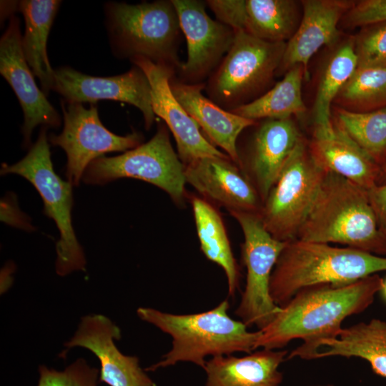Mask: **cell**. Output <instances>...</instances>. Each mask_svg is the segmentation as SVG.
<instances>
[{
	"label": "cell",
	"instance_id": "d590c367",
	"mask_svg": "<svg viewBox=\"0 0 386 386\" xmlns=\"http://www.w3.org/2000/svg\"><path fill=\"white\" fill-rule=\"evenodd\" d=\"M367 193L380 229L386 235V183L373 187Z\"/></svg>",
	"mask_w": 386,
	"mask_h": 386
},
{
	"label": "cell",
	"instance_id": "d6986e66",
	"mask_svg": "<svg viewBox=\"0 0 386 386\" xmlns=\"http://www.w3.org/2000/svg\"><path fill=\"white\" fill-rule=\"evenodd\" d=\"M302 18L290 38L276 73L287 71L300 65L305 78L309 76L311 57L325 45H330L339 37L337 24L353 4L339 0H306L302 1Z\"/></svg>",
	"mask_w": 386,
	"mask_h": 386
},
{
	"label": "cell",
	"instance_id": "7c38bea8",
	"mask_svg": "<svg viewBox=\"0 0 386 386\" xmlns=\"http://www.w3.org/2000/svg\"><path fill=\"white\" fill-rule=\"evenodd\" d=\"M172 1L187 47L186 61L182 63L176 76L187 84H203L229 50L235 31L208 15L205 1Z\"/></svg>",
	"mask_w": 386,
	"mask_h": 386
},
{
	"label": "cell",
	"instance_id": "8992f818",
	"mask_svg": "<svg viewBox=\"0 0 386 386\" xmlns=\"http://www.w3.org/2000/svg\"><path fill=\"white\" fill-rule=\"evenodd\" d=\"M8 174L23 177L36 188L44 202V214L53 219L59 229L56 273L65 276L76 270H84V254L72 225L73 185L54 172L46 127L41 128L36 142L21 160L12 165L2 164L1 174Z\"/></svg>",
	"mask_w": 386,
	"mask_h": 386
},
{
	"label": "cell",
	"instance_id": "9a60e30c",
	"mask_svg": "<svg viewBox=\"0 0 386 386\" xmlns=\"http://www.w3.org/2000/svg\"><path fill=\"white\" fill-rule=\"evenodd\" d=\"M0 73L16 94L22 108L24 144H30L34 128L58 127L61 118L37 86L22 49V36L17 17L12 16L0 40Z\"/></svg>",
	"mask_w": 386,
	"mask_h": 386
},
{
	"label": "cell",
	"instance_id": "d4e9b609",
	"mask_svg": "<svg viewBox=\"0 0 386 386\" xmlns=\"http://www.w3.org/2000/svg\"><path fill=\"white\" fill-rule=\"evenodd\" d=\"M191 203L201 250L209 260L223 269L229 295L233 297L239 286L240 272L222 218L204 199L192 197Z\"/></svg>",
	"mask_w": 386,
	"mask_h": 386
},
{
	"label": "cell",
	"instance_id": "ba28073f",
	"mask_svg": "<svg viewBox=\"0 0 386 386\" xmlns=\"http://www.w3.org/2000/svg\"><path fill=\"white\" fill-rule=\"evenodd\" d=\"M327 172L315 161L302 137L259 212L263 225L274 238L282 242L297 239Z\"/></svg>",
	"mask_w": 386,
	"mask_h": 386
},
{
	"label": "cell",
	"instance_id": "4dcf8cb0",
	"mask_svg": "<svg viewBox=\"0 0 386 386\" xmlns=\"http://www.w3.org/2000/svg\"><path fill=\"white\" fill-rule=\"evenodd\" d=\"M354 46L357 67H386V21L362 27Z\"/></svg>",
	"mask_w": 386,
	"mask_h": 386
},
{
	"label": "cell",
	"instance_id": "30bf717a",
	"mask_svg": "<svg viewBox=\"0 0 386 386\" xmlns=\"http://www.w3.org/2000/svg\"><path fill=\"white\" fill-rule=\"evenodd\" d=\"M244 235L242 252L247 269L246 285L236 315L247 327L262 330L281 311L269 292L270 279L277 259L286 245L265 229L259 214L229 212Z\"/></svg>",
	"mask_w": 386,
	"mask_h": 386
},
{
	"label": "cell",
	"instance_id": "9c48e42d",
	"mask_svg": "<svg viewBox=\"0 0 386 386\" xmlns=\"http://www.w3.org/2000/svg\"><path fill=\"white\" fill-rule=\"evenodd\" d=\"M120 178L150 183L167 192L177 204L185 195L184 164L170 142L168 128L159 123L147 142L122 154L101 157L86 167L81 180L89 184H105Z\"/></svg>",
	"mask_w": 386,
	"mask_h": 386
},
{
	"label": "cell",
	"instance_id": "cb8c5ba5",
	"mask_svg": "<svg viewBox=\"0 0 386 386\" xmlns=\"http://www.w3.org/2000/svg\"><path fill=\"white\" fill-rule=\"evenodd\" d=\"M315 359L330 356L360 357L367 360L372 370L386 377V322L373 319L342 329L340 335L323 340Z\"/></svg>",
	"mask_w": 386,
	"mask_h": 386
},
{
	"label": "cell",
	"instance_id": "f35d334b",
	"mask_svg": "<svg viewBox=\"0 0 386 386\" xmlns=\"http://www.w3.org/2000/svg\"><path fill=\"white\" fill-rule=\"evenodd\" d=\"M325 386H334V385H325Z\"/></svg>",
	"mask_w": 386,
	"mask_h": 386
},
{
	"label": "cell",
	"instance_id": "836d02e7",
	"mask_svg": "<svg viewBox=\"0 0 386 386\" xmlns=\"http://www.w3.org/2000/svg\"><path fill=\"white\" fill-rule=\"evenodd\" d=\"M347 26H366L386 21V0H362L354 3L346 12Z\"/></svg>",
	"mask_w": 386,
	"mask_h": 386
},
{
	"label": "cell",
	"instance_id": "f1b7e54d",
	"mask_svg": "<svg viewBox=\"0 0 386 386\" xmlns=\"http://www.w3.org/2000/svg\"><path fill=\"white\" fill-rule=\"evenodd\" d=\"M335 123L380 167L386 162V107L354 112L339 107Z\"/></svg>",
	"mask_w": 386,
	"mask_h": 386
},
{
	"label": "cell",
	"instance_id": "f546056e",
	"mask_svg": "<svg viewBox=\"0 0 386 386\" xmlns=\"http://www.w3.org/2000/svg\"><path fill=\"white\" fill-rule=\"evenodd\" d=\"M337 98L354 112L386 107V67H357Z\"/></svg>",
	"mask_w": 386,
	"mask_h": 386
},
{
	"label": "cell",
	"instance_id": "ac0fdd59",
	"mask_svg": "<svg viewBox=\"0 0 386 386\" xmlns=\"http://www.w3.org/2000/svg\"><path fill=\"white\" fill-rule=\"evenodd\" d=\"M186 183L228 212L259 214L262 199L249 179L229 157H208L184 165Z\"/></svg>",
	"mask_w": 386,
	"mask_h": 386
},
{
	"label": "cell",
	"instance_id": "484cf974",
	"mask_svg": "<svg viewBox=\"0 0 386 386\" xmlns=\"http://www.w3.org/2000/svg\"><path fill=\"white\" fill-rule=\"evenodd\" d=\"M303 76V67L300 65L293 66L271 89L252 102L229 112L254 121L287 119L300 115L305 111L302 96Z\"/></svg>",
	"mask_w": 386,
	"mask_h": 386
},
{
	"label": "cell",
	"instance_id": "74e56055",
	"mask_svg": "<svg viewBox=\"0 0 386 386\" xmlns=\"http://www.w3.org/2000/svg\"><path fill=\"white\" fill-rule=\"evenodd\" d=\"M381 292H382L384 297L386 299V279H384L383 281V285Z\"/></svg>",
	"mask_w": 386,
	"mask_h": 386
},
{
	"label": "cell",
	"instance_id": "8fae6325",
	"mask_svg": "<svg viewBox=\"0 0 386 386\" xmlns=\"http://www.w3.org/2000/svg\"><path fill=\"white\" fill-rule=\"evenodd\" d=\"M64 128L59 135L51 134L49 141L66 154V177L78 186L89 164L106 153L126 152L142 144V135L133 132L119 136L109 131L99 119L96 107L86 109L80 103L63 100Z\"/></svg>",
	"mask_w": 386,
	"mask_h": 386
},
{
	"label": "cell",
	"instance_id": "3957f363",
	"mask_svg": "<svg viewBox=\"0 0 386 386\" xmlns=\"http://www.w3.org/2000/svg\"><path fill=\"white\" fill-rule=\"evenodd\" d=\"M297 239L386 255V235L380 229L367 190L332 172H327Z\"/></svg>",
	"mask_w": 386,
	"mask_h": 386
},
{
	"label": "cell",
	"instance_id": "5b68a950",
	"mask_svg": "<svg viewBox=\"0 0 386 386\" xmlns=\"http://www.w3.org/2000/svg\"><path fill=\"white\" fill-rule=\"evenodd\" d=\"M107 26L116 54L140 56L177 72L181 28L172 0L138 4L111 2L106 5Z\"/></svg>",
	"mask_w": 386,
	"mask_h": 386
},
{
	"label": "cell",
	"instance_id": "8d00e7d4",
	"mask_svg": "<svg viewBox=\"0 0 386 386\" xmlns=\"http://www.w3.org/2000/svg\"><path fill=\"white\" fill-rule=\"evenodd\" d=\"M386 183V162L381 167L380 175L377 185H381Z\"/></svg>",
	"mask_w": 386,
	"mask_h": 386
},
{
	"label": "cell",
	"instance_id": "44dd1931",
	"mask_svg": "<svg viewBox=\"0 0 386 386\" xmlns=\"http://www.w3.org/2000/svg\"><path fill=\"white\" fill-rule=\"evenodd\" d=\"M315 161L327 172L339 174L368 190L376 186L381 167L335 122L326 132H313L308 144Z\"/></svg>",
	"mask_w": 386,
	"mask_h": 386
},
{
	"label": "cell",
	"instance_id": "4316f807",
	"mask_svg": "<svg viewBox=\"0 0 386 386\" xmlns=\"http://www.w3.org/2000/svg\"><path fill=\"white\" fill-rule=\"evenodd\" d=\"M357 67L354 41L348 40L336 49L320 75L312 109L315 132L330 130L331 104Z\"/></svg>",
	"mask_w": 386,
	"mask_h": 386
},
{
	"label": "cell",
	"instance_id": "277c9868",
	"mask_svg": "<svg viewBox=\"0 0 386 386\" xmlns=\"http://www.w3.org/2000/svg\"><path fill=\"white\" fill-rule=\"evenodd\" d=\"M382 271H386L385 257L295 239L287 242L277 259L269 292L282 307L306 287L347 285Z\"/></svg>",
	"mask_w": 386,
	"mask_h": 386
},
{
	"label": "cell",
	"instance_id": "7a4b0ae2",
	"mask_svg": "<svg viewBox=\"0 0 386 386\" xmlns=\"http://www.w3.org/2000/svg\"><path fill=\"white\" fill-rule=\"evenodd\" d=\"M229 308L227 300L210 310L188 315L139 307L137 313L142 320L172 337V349L145 370L154 371L179 362H192L204 369L208 356L230 355L239 352L249 354L255 350L261 331H248L244 323L229 315Z\"/></svg>",
	"mask_w": 386,
	"mask_h": 386
},
{
	"label": "cell",
	"instance_id": "ffe728a7",
	"mask_svg": "<svg viewBox=\"0 0 386 386\" xmlns=\"http://www.w3.org/2000/svg\"><path fill=\"white\" fill-rule=\"evenodd\" d=\"M171 90L187 114L196 122L214 146L221 147L239 167L237 140L256 121L227 111L202 94L204 83L191 84L181 81L174 74Z\"/></svg>",
	"mask_w": 386,
	"mask_h": 386
},
{
	"label": "cell",
	"instance_id": "4fadbf2b",
	"mask_svg": "<svg viewBox=\"0 0 386 386\" xmlns=\"http://www.w3.org/2000/svg\"><path fill=\"white\" fill-rule=\"evenodd\" d=\"M53 90L68 103L114 100L130 104L142 112L147 129L155 120L150 84L135 65L124 74L108 77L86 75L69 66L59 67L54 70Z\"/></svg>",
	"mask_w": 386,
	"mask_h": 386
},
{
	"label": "cell",
	"instance_id": "1f68e13d",
	"mask_svg": "<svg viewBox=\"0 0 386 386\" xmlns=\"http://www.w3.org/2000/svg\"><path fill=\"white\" fill-rule=\"evenodd\" d=\"M37 386H97L99 370L90 367L84 359H78L64 370L39 367Z\"/></svg>",
	"mask_w": 386,
	"mask_h": 386
},
{
	"label": "cell",
	"instance_id": "2e32d148",
	"mask_svg": "<svg viewBox=\"0 0 386 386\" xmlns=\"http://www.w3.org/2000/svg\"><path fill=\"white\" fill-rule=\"evenodd\" d=\"M121 332L103 315L84 316L70 340L64 344L66 351L75 347L90 350L101 365L99 381L109 386H155L139 364V359L122 353L114 342Z\"/></svg>",
	"mask_w": 386,
	"mask_h": 386
},
{
	"label": "cell",
	"instance_id": "52a82bcc",
	"mask_svg": "<svg viewBox=\"0 0 386 386\" xmlns=\"http://www.w3.org/2000/svg\"><path fill=\"white\" fill-rule=\"evenodd\" d=\"M285 47V42L235 31L232 46L204 83L207 97L227 111L252 102L277 72Z\"/></svg>",
	"mask_w": 386,
	"mask_h": 386
},
{
	"label": "cell",
	"instance_id": "e575fe53",
	"mask_svg": "<svg viewBox=\"0 0 386 386\" xmlns=\"http://www.w3.org/2000/svg\"><path fill=\"white\" fill-rule=\"evenodd\" d=\"M1 219L15 227L26 230L32 229L26 217L17 207L14 198L6 197L1 201Z\"/></svg>",
	"mask_w": 386,
	"mask_h": 386
},
{
	"label": "cell",
	"instance_id": "6da1fadb",
	"mask_svg": "<svg viewBox=\"0 0 386 386\" xmlns=\"http://www.w3.org/2000/svg\"><path fill=\"white\" fill-rule=\"evenodd\" d=\"M384 279L375 274L342 286L320 284L298 292L262 330L255 349L275 350L295 339L304 343L288 359H315L322 340L337 337L345 319L363 312L381 291Z\"/></svg>",
	"mask_w": 386,
	"mask_h": 386
},
{
	"label": "cell",
	"instance_id": "83f0119b",
	"mask_svg": "<svg viewBox=\"0 0 386 386\" xmlns=\"http://www.w3.org/2000/svg\"><path fill=\"white\" fill-rule=\"evenodd\" d=\"M247 30L262 40H290L299 24L297 4L291 0H246Z\"/></svg>",
	"mask_w": 386,
	"mask_h": 386
},
{
	"label": "cell",
	"instance_id": "d6a6232c",
	"mask_svg": "<svg viewBox=\"0 0 386 386\" xmlns=\"http://www.w3.org/2000/svg\"><path fill=\"white\" fill-rule=\"evenodd\" d=\"M205 3L219 21L234 31L247 32L246 0H207Z\"/></svg>",
	"mask_w": 386,
	"mask_h": 386
},
{
	"label": "cell",
	"instance_id": "603a6c76",
	"mask_svg": "<svg viewBox=\"0 0 386 386\" xmlns=\"http://www.w3.org/2000/svg\"><path fill=\"white\" fill-rule=\"evenodd\" d=\"M286 350H265L238 357H212L207 360L205 386H279L282 381L279 365Z\"/></svg>",
	"mask_w": 386,
	"mask_h": 386
},
{
	"label": "cell",
	"instance_id": "7402d4cb",
	"mask_svg": "<svg viewBox=\"0 0 386 386\" xmlns=\"http://www.w3.org/2000/svg\"><path fill=\"white\" fill-rule=\"evenodd\" d=\"M5 3V1H4ZM4 14L20 11L25 21V32L22 37V49L24 57L34 75L40 81L45 95L54 86V70L52 69L46 51V43L49 31L60 1L56 0H23L7 1Z\"/></svg>",
	"mask_w": 386,
	"mask_h": 386
},
{
	"label": "cell",
	"instance_id": "e0dca14e",
	"mask_svg": "<svg viewBox=\"0 0 386 386\" xmlns=\"http://www.w3.org/2000/svg\"><path fill=\"white\" fill-rule=\"evenodd\" d=\"M302 136L292 118L264 119L258 126L239 167L257 189L262 204Z\"/></svg>",
	"mask_w": 386,
	"mask_h": 386
},
{
	"label": "cell",
	"instance_id": "5bb4252c",
	"mask_svg": "<svg viewBox=\"0 0 386 386\" xmlns=\"http://www.w3.org/2000/svg\"><path fill=\"white\" fill-rule=\"evenodd\" d=\"M129 60L147 76L151 86L153 112L172 132L178 156L184 165L203 157L228 156L203 136L198 124L174 97L169 81L177 73L175 69L140 56Z\"/></svg>",
	"mask_w": 386,
	"mask_h": 386
}]
</instances>
